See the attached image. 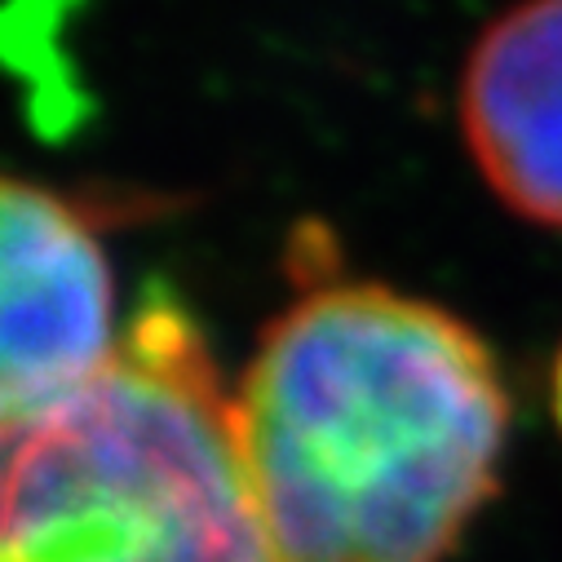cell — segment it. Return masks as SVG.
<instances>
[{
    "instance_id": "4",
    "label": "cell",
    "mask_w": 562,
    "mask_h": 562,
    "mask_svg": "<svg viewBox=\"0 0 562 562\" xmlns=\"http://www.w3.org/2000/svg\"><path fill=\"white\" fill-rule=\"evenodd\" d=\"M461 133L514 217L562 231V0H518L474 41Z\"/></svg>"
},
{
    "instance_id": "1",
    "label": "cell",
    "mask_w": 562,
    "mask_h": 562,
    "mask_svg": "<svg viewBox=\"0 0 562 562\" xmlns=\"http://www.w3.org/2000/svg\"><path fill=\"white\" fill-rule=\"evenodd\" d=\"M284 562H452L501 492L514 398L474 324L372 279H319L231 385Z\"/></svg>"
},
{
    "instance_id": "2",
    "label": "cell",
    "mask_w": 562,
    "mask_h": 562,
    "mask_svg": "<svg viewBox=\"0 0 562 562\" xmlns=\"http://www.w3.org/2000/svg\"><path fill=\"white\" fill-rule=\"evenodd\" d=\"M0 562H284L244 474L231 385L165 284L85 385L0 420Z\"/></svg>"
},
{
    "instance_id": "3",
    "label": "cell",
    "mask_w": 562,
    "mask_h": 562,
    "mask_svg": "<svg viewBox=\"0 0 562 562\" xmlns=\"http://www.w3.org/2000/svg\"><path fill=\"white\" fill-rule=\"evenodd\" d=\"M120 333L111 257L85 204L0 173V420L85 385Z\"/></svg>"
},
{
    "instance_id": "5",
    "label": "cell",
    "mask_w": 562,
    "mask_h": 562,
    "mask_svg": "<svg viewBox=\"0 0 562 562\" xmlns=\"http://www.w3.org/2000/svg\"><path fill=\"white\" fill-rule=\"evenodd\" d=\"M549 398H553V420H558V430H562V346L553 355V376H549Z\"/></svg>"
}]
</instances>
